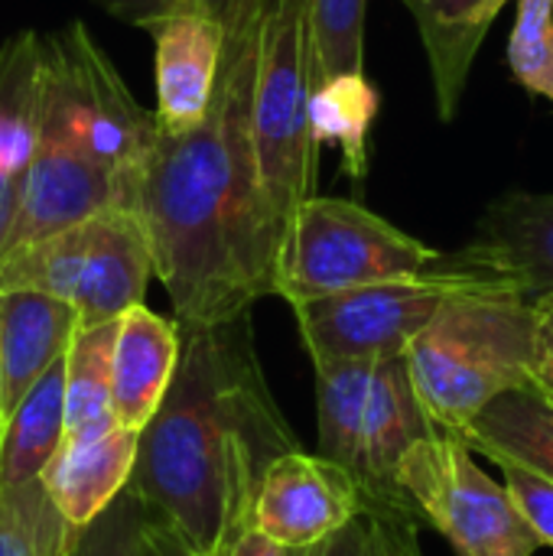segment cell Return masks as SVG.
Returning <instances> with one entry per match:
<instances>
[{"label": "cell", "instance_id": "obj_11", "mask_svg": "<svg viewBox=\"0 0 553 556\" xmlns=\"http://www.w3.org/2000/svg\"><path fill=\"white\" fill-rule=\"evenodd\" d=\"M437 433L440 430L424 410L420 394L414 388L407 355L375 362L359 459V485L365 492L368 508L417 515L414 502L401 489V463L420 440Z\"/></svg>", "mask_w": 553, "mask_h": 556}, {"label": "cell", "instance_id": "obj_13", "mask_svg": "<svg viewBox=\"0 0 553 556\" xmlns=\"http://www.w3.org/2000/svg\"><path fill=\"white\" fill-rule=\"evenodd\" d=\"M153 36L156 68V124L183 134L212 108L225 59V23L212 10H186L147 29Z\"/></svg>", "mask_w": 553, "mask_h": 556}, {"label": "cell", "instance_id": "obj_17", "mask_svg": "<svg viewBox=\"0 0 553 556\" xmlns=\"http://www.w3.org/2000/svg\"><path fill=\"white\" fill-rule=\"evenodd\" d=\"M137 446L140 433L121 424L62 443V450L42 472V485L72 528L91 525L117 502V495L130 485Z\"/></svg>", "mask_w": 553, "mask_h": 556}, {"label": "cell", "instance_id": "obj_2", "mask_svg": "<svg viewBox=\"0 0 553 556\" xmlns=\"http://www.w3.org/2000/svg\"><path fill=\"white\" fill-rule=\"evenodd\" d=\"M176 378L140 430L130 492L199 556H228L251 528L267 469L303 450L254 352L251 313L179 326Z\"/></svg>", "mask_w": 553, "mask_h": 556}, {"label": "cell", "instance_id": "obj_25", "mask_svg": "<svg viewBox=\"0 0 553 556\" xmlns=\"http://www.w3.org/2000/svg\"><path fill=\"white\" fill-rule=\"evenodd\" d=\"M75 531L52 505L42 479L0 489V556H68Z\"/></svg>", "mask_w": 553, "mask_h": 556}, {"label": "cell", "instance_id": "obj_27", "mask_svg": "<svg viewBox=\"0 0 553 556\" xmlns=\"http://www.w3.org/2000/svg\"><path fill=\"white\" fill-rule=\"evenodd\" d=\"M508 68L515 85L553 104V0H515Z\"/></svg>", "mask_w": 553, "mask_h": 556}, {"label": "cell", "instance_id": "obj_6", "mask_svg": "<svg viewBox=\"0 0 553 556\" xmlns=\"http://www.w3.org/2000/svg\"><path fill=\"white\" fill-rule=\"evenodd\" d=\"M313 88L310 0H271L254 81V150L280 228L316 195L319 182V147L310 127Z\"/></svg>", "mask_w": 553, "mask_h": 556}, {"label": "cell", "instance_id": "obj_16", "mask_svg": "<svg viewBox=\"0 0 553 556\" xmlns=\"http://www.w3.org/2000/svg\"><path fill=\"white\" fill-rule=\"evenodd\" d=\"M183 355V329L176 319L150 313L143 303L117 319L111 362V407L127 430H143L160 410Z\"/></svg>", "mask_w": 553, "mask_h": 556}, {"label": "cell", "instance_id": "obj_9", "mask_svg": "<svg viewBox=\"0 0 553 556\" xmlns=\"http://www.w3.org/2000/svg\"><path fill=\"white\" fill-rule=\"evenodd\" d=\"M365 508V492L345 466L293 450L267 469L251 528L290 547H319Z\"/></svg>", "mask_w": 553, "mask_h": 556}, {"label": "cell", "instance_id": "obj_10", "mask_svg": "<svg viewBox=\"0 0 553 556\" xmlns=\"http://www.w3.org/2000/svg\"><path fill=\"white\" fill-rule=\"evenodd\" d=\"M460 267L512 287L531 303H553V192H508L476 222Z\"/></svg>", "mask_w": 553, "mask_h": 556}, {"label": "cell", "instance_id": "obj_4", "mask_svg": "<svg viewBox=\"0 0 553 556\" xmlns=\"http://www.w3.org/2000/svg\"><path fill=\"white\" fill-rule=\"evenodd\" d=\"M156 137V114L137 104L85 23L75 20L42 36L39 143H55L95 160L130 189L137 208L140 179Z\"/></svg>", "mask_w": 553, "mask_h": 556}, {"label": "cell", "instance_id": "obj_20", "mask_svg": "<svg viewBox=\"0 0 553 556\" xmlns=\"http://www.w3.org/2000/svg\"><path fill=\"white\" fill-rule=\"evenodd\" d=\"M65 443V358H59L7 417L0 440V489L39 482Z\"/></svg>", "mask_w": 553, "mask_h": 556}, {"label": "cell", "instance_id": "obj_1", "mask_svg": "<svg viewBox=\"0 0 553 556\" xmlns=\"http://www.w3.org/2000/svg\"><path fill=\"white\" fill-rule=\"evenodd\" d=\"M271 0H222L225 59L202 124L160 130L137 215L179 326H222L277 296V225L254 150V81Z\"/></svg>", "mask_w": 553, "mask_h": 556}, {"label": "cell", "instance_id": "obj_8", "mask_svg": "<svg viewBox=\"0 0 553 556\" xmlns=\"http://www.w3.org/2000/svg\"><path fill=\"white\" fill-rule=\"evenodd\" d=\"M473 446L453 433L420 440L401 463V489L424 525L456 556H535L544 544L515 508L505 482L489 479Z\"/></svg>", "mask_w": 553, "mask_h": 556}, {"label": "cell", "instance_id": "obj_5", "mask_svg": "<svg viewBox=\"0 0 553 556\" xmlns=\"http://www.w3.org/2000/svg\"><path fill=\"white\" fill-rule=\"evenodd\" d=\"M443 254L352 199L313 195L284 228L277 296L290 306L385 280L420 277Z\"/></svg>", "mask_w": 553, "mask_h": 556}, {"label": "cell", "instance_id": "obj_23", "mask_svg": "<svg viewBox=\"0 0 553 556\" xmlns=\"http://www.w3.org/2000/svg\"><path fill=\"white\" fill-rule=\"evenodd\" d=\"M316 368V394H319V456L345 466L359 479L362 459V427L365 404L375 378V362L362 358H336L313 362Z\"/></svg>", "mask_w": 553, "mask_h": 556}, {"label": "cell", "instance_id": "obj_24", "mask_svg": "<svg viewBox=\"0 0 553 556\" xmlns=\"http://www.w3.org/2000/svg\"><path fill=\"white\" fill-rule=\"evenodd\" d=\"M117 323L81 326L65 352V440L114 427L111 362Z\"/></svg>", "mask_w": 553, "mask_h": 556}, {"label": "cell", "instance_id": "obj_35", "mask_svg": "<svg viewBox=\"0 0 553 556\" xmlns=\"http://www.w3.org/2000/svg\"><path fill=\"white\" fill-rule=\"evenodd\" d=\"M3 427H7V414H3V365H0V440H3Z\"/></svg>", "mask_w": 553, "mask_h": 556}, {"label": "cell", "instance_id": "obj_31", "mask_svg": "<svg viewBox=\"0 0 553 556\" xmlns=\"http://www.w3.org/2000/svg\"><path fill=\"white\" fill-rule=\"evenodd\" d=\"M108 16L137 26V29H150L153 23L186 13V10H209V0H95Z\"/></svg>", "mask_w": 553, "mask_h": 556}, {"label": "cell", "instance_id": "obj_15", "mask_svg": "<svg viewBox=\"0 0 553 556\" xmlns=\"http://www.w3.org/2000/svg\"><path fill=\"white\" fill-rule=\"evenodd\" d=\"M42 36L26 29L0 46V254L39 147Z\"/></svg>", "mask_w": 553, "mask_h": 556}, {"label": "cell", "instance_id": "obj_18", "mask_svg": "<svg viewBox=\"0 0 553 556\" xmlns=\"http://www.w3.org/2000/svg\"><path fill=\"white\" fill-rule=\"evenodd\" d=\"M81 329L78 309L59 296L36 290L0 293V365H3V414L10 417L26 391L65 358L75 332Z\"/></svg>", "mask_w": 553, "mask_h": 556}, {"label": "cell", "instance_id": "obj_14", "mask_svg": "<svg viewBox=\"0 0 553 556\" xmlns=\"http://www.w3.org/2000/svg\"><path fill=\"white\" fill-rule=\"evenodd\" d=\"M156 277L147 225L130 208H108L81 222V274L72 306L81 326L117 323L143 303Z\"/></svg>", "mask_w": 553, "mask_h": 556}, {"label": "cell", "instance_id": "obj_7", "mask_svg": "<svg viewBox=\"0 0 553 556\" xmlns=\"http://www.w3.org/2000/svg\"><path fill=\"white\" fill-rule=\"evenodd\" d=\"M482 280L450 254L433 270L407 280H385L290 306L313 362L407 355L411 342L433 323L450 296Z\"/></svg>", "mask_w": 553, "mask_h": 556}, {"label": "cell", "instance_id": "obj_21", "mask_svg": "<svg viewBox=\"0 0 553 556\" xmlns=\"http://www.w3.org/2000/svg\"><path fill=\"white\" fill-rule=\"evenodd\" d=\"M463 440L479 456H512L553 479V401L538 384L499 394Z\"/></svg>", "mask_w": 553, "mask_h": 556}, {"label": "cell", "instance_id": "obj_28", "mask_svg": "<svg viewBox=\"0 0 553 556\" xmlns=\"http://www.w3.org/2000/svg\"><path fill=\"white\" fill-rule=\"evenodd\" d=\"M420 518L404 511L365 508L355 521L316 547V556H424Z\"/></svg>", "mask_w": 553, "mask_h": 556}, {"label": "cell", "instance_id": "obj_26", "mask_svg": "<svg viewBox=\"0 0 553 556\" xmlns=\"http://www.w3.org/2000/svg\"><path fill=\"white\" fill-rule=\"evenodd\" d=\"M368 0H310L316 85L342 72H365Z\"/></svg>", "mask_w": 553, "mask_h": 556}, {"label": "cell", "instance_id": "obj_34", "mask_svg": "<svg viewBox=\"0 0 553 556\" xmlns=\"http://www.w3.org/2000/svg\"><path fill=\"white\" fill-rule=\"evenodd\" d=\"M541 306V336H538V365H535V381L553 401V303Z\"/></svg>", "mask_w": 553, "mask_h": 556}, {"label": "cell", "instance_id": "obj_22", "mask_svg": "<svg viewBox=\"0 0 553 556\" xmlns=\"http://www.w3.org/2000/svg\"><path fill=\"white\" fill-rule=\"evenodd\" d=\"M381 108L378 88L365 78V72H342L313 88L310 101V127L316 147L336 143L342 150V169L355 182L368 176V150L372 127Z\"/></svg>", "mask_w": 553, "mask_h": 556}, {"label": "cell", "instance_id": "obj_29", "mask_svg": "<svg viewBox=\"0 0 553 556\" xmlns=\"http://www.w3.org/2000/svg\"><path fill=\"white\" fill-rule=\"evenodd\" d=\"M140 525L143 505L124 489L104 515L75 531L68 556H140Z\"/></svg>", "mask_w": 553, "mask_h": 556}, {"label": "cell", "instance_id": "obj_36", "mask_svg": "<svg viewBox=\"0 0 553 556\" xmlns=\"http://www.w3.org/2000/svg\"><path fill=\"white\" fill-rule=\"evenodd\" d=\"M218 3H222V0H209V10H215Z\"/></svg>", "mask_w": 553, "mask_h": 556}, {"label": "cell", "instance_id": "obj_32", "mask_svg": "<svg viewBox=\"0 0 553 556\" xmlns=\"http://www.w3.org/2000/svg\"><path fill=\"white\" fill-rule=\"evenodd\" d=\"M140 556H199L189 544L186 538L166 525L160 515L147 511L143 508V525H140Z\"/></svg>", "mask_w": 553, "mask_h": 556}, {"label": "cell", "instance_id": "obj_3", "mask_svg": "<svg viewBox=\"0 0 553 556\" xmlns=\"http://www.w3.org/2000/svg\"><path fill=\"white\" fill-rule=\"evenodd\" d=\"M541 306L495 280H476L447 300L411 342L407 365L440 433L466 437L505 391L535 381Z\"/></svg>", "mask_w": 553, "mask_h": 556}, {"label": "cell", "instance_id": "obj_33", "mask_svg": "<svg viewBox=\"0 0 553 556\" xmlns=\"http://www.w3.org/2000/svg\"><path fill=\"white\" fill-rule=\"evenodd\" d=\"M228 556H316V547H290V544H280V541L267 538L257 528H248L235 541V547L228 551Z\"/></svg>", "mask_w": 553, "mask_h": 556}, {"label": "cell", "instance_id": "obj_30", "mask_svg": "<svg viewBox=\"0 0 553 556\" xmlns=\"http://www.w3.org/2000/svg\"><path fill=\"white\" fill-rule=\"evenodd\" d=\"M505 479V489L521 511V518L535 528L544 547H553V479L548 472L518 463L512 456H489Z\"/></svg>", "mask_w": 553, "mask_h": 556}, {"label": "cell", "instance_id": "obj_19", "mask_svg": "<svg viewBox=\"0 0 553 556\" xmlns=\"http://www.w3.org/2000/svg\"><path fill=\"white\" fill-rule=\"evenodd\" d=\"M508 3L515 0H404L427 52L440 121L460 114L476 55Z\"/></svg>", "mask_w": 553, "mask_h": 556}, {"label": "cell", "instance_id": "obj_12", "mask_svg": "<svg viewBox=\"0 0 553 556\" xmlns=\"http://www.w3.org/2000/svg\"><path fill=\"white\" fill-rule=\"evenodd\" d=\"M108 208H134V195L130 189L108 173L104 166H98L95 160L55 147V143H39L3 254L52 238L59 231H68ZM0 254V257H3Z\"/></svg>", "mask_w": 553, "mask_h": 556}]
</instances>
